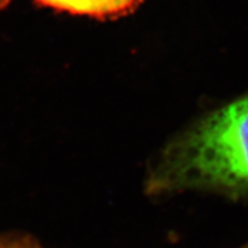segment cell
Returning a JSON list of instances; mask_svg holds the SVG:
<instances>
[{
	"label": "cell",
	"mask_w": 248,
	"mask_h": 248,
	"mask_svg": "<svg viewBox=\"0 0 248 248\" xmlns=\"http://www.w3.org/2000/svg\"><path fill=\"white\" fill-rule=\"evenodd\" d=\"M144 0H33V3L56 12L94 19H112L129 16Z\"/></svg>",
	"instance_id": "7a4b0ae2"
},
{
	"label": "cell",
	"mask_w": 248,
	"mask_h": 248,
	"mask_svg": "<svg viewBox=\"0 0 248 248\" xmlns=\"http://www.w3.org/2000/svg\"><path fill=\"white\" fill-rule=\"evenodd\" d=\"M144 189L149 197L207 192L248 199V92L170 139L148 169Z\"/></svg>",
	"instance_id": "6da1fadb"
},
{
	"label": "cell",
	"mask_w": 248,
	"mask_h": 248,
	"mask_svg": "<svg viewBox=\"0 0 248 248\" xmlns=\"http://www.w3.org/2000/svg\"><path fill=\"white\" fill-rule=\"evenodd\" d=\"M0 248H43L37 239L24 233H9L0 236Z\"/></svg>",
	"instance_id": "3957f363"
},
{
	"label": "cell",
	"mask_w": 248,
	"mask_h": 248,
	"mask_svg": "<svg viewBox=\"0 0 248 248\" xmlns=\"http://www.w3.org/2000/svg\"><path fill=\"white\" fill-rule=\"evenodd\" d=\"M241 248H248V242H247V243H246V245H243V246H242V247H241Z\"/></svg>",
	"instance_id": "277c9868"
}]
</instances>
